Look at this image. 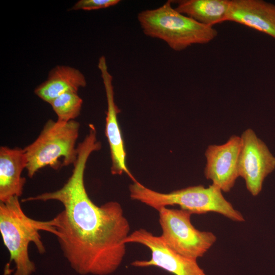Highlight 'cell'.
Returning <instances> with one entry per match:
<instances>
[{
	"mask_svg": "<svg viewBox=\"0 0 275 275\" xmlns=\"http://www.w3.org/2000/svg\"><path fill=\"white\" fill-rule=\"evenodd\" d=\"M90 133L77 146L78 155L66 182L60 189L25 198L22 202L57 201L63 210L53 218L54 235L64 256L81 274L106 275L115 271L126 254L129 223L121 205L111 201L100 206L89 198L84 173L88 159L101 149Z\"/></svg>",
	"mask_w": 275,
	"mask_h": 275,
	"instance_id": "6da1fadb",
	"label": "cell"
},
{
	"mask_svg": "<svg viewBox=\"0 0 275 275\" xmlns=\"http://www.w3.org/2000/svg\"><path fill=\"white\" fill-rule=\"evenodd\" d=\"M40 231L54 234L53 219L42 221L28 217L17 197L0 202V232L10 254V263L13 261L16 265L14 275H31L35 270V264L29 258L28 248L33 242L39 253L45 252Z\"/></svg>",
	"mask_w": 275,
	"mask_h": 275,
	"instance_id": "7a4b0ae2",
	"label": "cell"
},
{
	"mask_svg": "<svg viewBox=\"0 0 275 275\" xmlns=\"http://www.w3.org/2000/svg\"><path fill=\"white\" fill-rule=\"evenodd\" d=\"M129 189L130 197L158 211L169 206L178 205L180 209L193 214H204L213 212L230 219L244 221L243 215L234 208L224 197L222 191L211 184L189 186L169 193H161L152 190L137 181H133Z\"/></svg>",
	"mask_w": 275,
	"mask_h": 275,
	"instance_id": "3957f363",
	"label": "cell"
},
{
	"mask_svg": "<svg viewBox=\"0 0 275 275\" xmlns=\"http://www.w3.org/2000/svg\"><path fill=\"white\" fill-rule=\"evenodd\" d=\"M169 0L154 9L144 10L138 20L145 35L166 42L176 51L194 44H205L214 40L218 32L213 26L206 25L180 13Z\"/></svg>",
	"mask_w": 275,
	"mask_h": 275,
	"instance_id": "277c9868",
	"label": "cell"
},
{
	"mask_svg": "<svg viewBox=\"0 0 275 275\" xmlns=\"http://www.w3.org/2000/svg\"><path fill=\"white\" fill-rule=\"evenodd\" d=\"M79 123L48 120L36 139L24 148L28 176L32 178L41 169L47 166L58 170L73 164L78 151L76 147Z\"/></svg>",
	"mask_w": 275,
	"mask_h": 275,
	"instance_id": "5b68a950",
	"label": "cell"
},
{
	"mask_svg": "<svg viewBox=\"0 0 275 275\" xmlns=\"http://www.w3.org/2000/svg\"><path fill=\"white\" fill-rule=\"evenodd\" d=\"M166 243L179 254L193 259L203 257L216 241L211 232L202 231L192 224L190 212L163 207L158 211Z\"/></svg>",
	"mask_w": 275,
	"mask_h": 275,
	"instance_id": "8992f818",
	"label": "cell"
},
{
	"mask_svg": "<svg viewBox=\"0 0 275 275\" xmlns=\"http://www.w3.org/2000/svg\"><path fill=\"white\" fill-rule=\"evenodd\" d=\"M147 247L151 257L148 260H135L131 265L138 267L155 266L174 275H207L197 260L184 257L170 248L161 236H156L144 229L130 233L124 240Z\"/></svg>",
	"mask_w": 275,
	"mask_h": 275,
	"instance_id": "52a82bcc",
	"label": "cell"
},
{
	"mask_svg": "<svg viewBox=\"0 0 275 275\" xmlns=\"http://www.w3.org/2000/svg\"><path fill=\"white\" fill-rule=\"evenodd\" d=\"M240 138L239 176L244 179L250 193L257 196L262 190L265 178L275 169V157L252 129H245Z\"/></svg>",
	"mask_w": 275,
	"mask_h": 275,
	"instance_id": "ba28073f",
	"label": "cell"
},
{
	"mask_svg": "<svg viewBox=\"0 0 275 275\" xmlns=\"http://www.w3.org/2000/svg\"><path fill=\"white\" fill-rule=\"evenodd\" d=\"M242 145L240 136L233 135L222 145H210L205 152L206 178L223 192L230 191L235 185Z\"/></svg>",
	"mask_w": 275,
	"mask_h": 275,
	"instance_id": "9c48e42d",
	"label": "cell"
},
{
	"mask_svg": "<svg viewBox=\"0 0 275 275\" xmlns=\"http://www.w3.org/2000/svg\"><path fill=\"white\" fill-rule=\"evenodd\" d=\"M98 67L101 72L107 101L105 133L111 152V172L113 175L125 173L133 181H135L136 180L126 166V154L118 121V114L120 113V109L115 102L113 76L108 71L104 56L99 59Z\"/></svg>",
	"mask_w": 275,
	"mask_h": 275,
	"instance_id": "30bf717a",
	"label": "cell"
},
{
	"mask_svg": "<svg viewBox=\"0 0 275 275\" xmlns=\"http://www.w3.org/2000/svg\"><path fill=\"white\" fill-rule=\"evenodd\" d=\"M235 22L275 39V4L263 0H230L225 21Z\"/></svg>",
	"mask_w": 275,
	"mask_h": 275,
	"instance_id": "8fae6325",
	"label": "cell"
},
{
	"mask_svg": "<svg viewBox=\"0 0 275 275\" xmlns=\"http://www.w3.org/2000/svg\"><path fill=\"white\" fill-rule=\"evenodd\" d=\"M27 158L24 149L0 148V202L19 197L26 181L21 176L26 169Z\"/></svg>",
	"mask_w": 275,
	"mask_h": 275,
	"instance_id": "7c38bea8",
	"label": "cell"
},
{
	"mask_svg": "<svg viewBox=\"0 0 275 275\" xmlns=\"http://www.w3.org/2000/svg\"><path fill=\"white\" fill-rule=\"evenodd\" d=\"M87 81L78 69L63 65L57 66L49 72L47 79L34 90L35 94L49 103L54 99L68 92H77Z\"/></svg>",
	"mask_w": 275,
	"mask_h": 275,
	"instance_id": "4fadbf2b",
	"label": "cell"
},
{
	"mask_svg": "<svg viewBox=\"0 0 275 275\" xmlns=\"http://www.w3.org/2000/svg\"><path fill=\"white\" fill-rule=\"evenodd\" d=\"M180 13L202 24L213 26L225 22L230 0H180L175 1Z\"/></svg>",
	"mask_w": 275,
	"mask_h": 275,
	"instance_id": "5bb4252c",
	"label": "cell"
},
{
	"mask_svg": "<svg viewBox=\"0 0 275 275\" xmlns=\"http://www.w3.org/2000/svg\"><path fill=\"white\" fill-rule=\"evenodd\" d=\"M82 102L77 92H68L56 98L49 104L57 116V121L66 123L75 120L80 115Z\"/></svg>",
	"mask_w": 275,
	"mask_h": 275,
	"instance_id": "9a60e30c",
	"label": "cell"
},
{
	"mask_svg": "<svg viewBox=\"0 0 275 275\" xmlns=\"http://www.w3.org/2000/svg\"><path fill=\"white\" fill-rule=\"evenodd\" d=\"M120 2V0H79L71 8L70 10H98L115 6Z\"/></svg>",
	"mask_w": 275,
	"mask_h": 275,
	"instance_id": "2e32d148",
	"label": "cell"
}]
</instances>
